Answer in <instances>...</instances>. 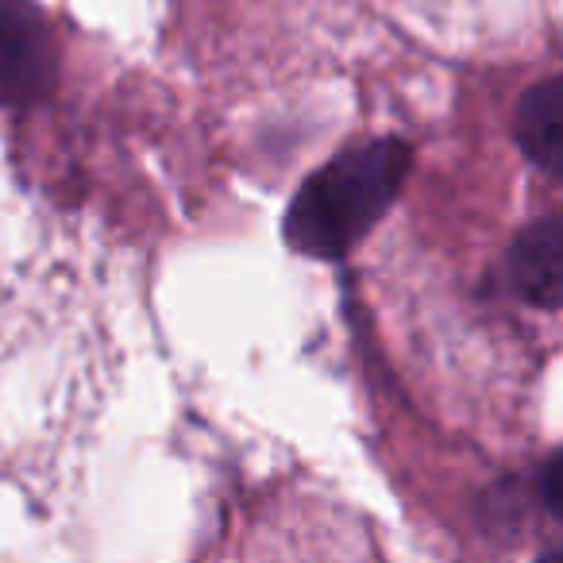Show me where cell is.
Here are the masks:
<instances>
[{
  "label": "cell",
  "instance_id": "obj_4",
  "mask_svg": "<svg viewBox=\"0 0 563 563\" xmlns=\"http://www.w3.org/2000/svg\"><path fill=\"white\" fill-rule=\"evenodd\" d=\"M514 135L540 170L563 181V78L540 81L521 97Z\"/></svg>",
  "mask_w": 563,
  "mask_h": 563
},
{
  "label": "cell",
  "instance_id": "obj_3",
  "mask_svg": "<svg viewBox=\"0 0 563 563\" xmlns=\"http://www.w3.org/2000/svg\"><path fill=\"white\" fill-rule=\"evenodd\" d=\"M506 278L517 298L563 309V209L532 220L506 251Z\"/></svg>",
  "mask_w": 563,
  "mask_h": 563
},
{
  "label": "cell",
  "instance_id": "obj_5",
  "mask_svg": "<svg viewBox=\"0 0 563 563\" xmlns=\"http://www.w3.org/2000/svg\"><path fill=\"white\" fill-rule=\"evenodd\" d=\"M540 498L563 521V452H555L540 471Z\"/></svg>",
  "mask_w": 563,
  "mask_h": 563
},
{
  "label": "cell",
  "instance_id": "obj_1",
  "mask_svg": "<svg viewBox=\"0 0 563 563\" xmlns=\"http://www.w3.org/2000/svg\"><path fill=\"white\" fill-rule=\"evenodd\" d=\"M409 166L406 140H367L340 151L298 189L286 212V243L306 258H344L386 217Z\"/></svg>",
  "mask_w": 563,
  "mask_h": 563
},
{
  "label": "cell",
  "instance_id": "obj_2",
  "mask_svg": "<svg viewBox=\"0 0 563 563\" xmlns=\"http://www.w3.org/2000/svg\"><path fill=\"white\" fill-rule=\"evenodd\" d=\"M55 35L32 0H0V104H32L55 89Z\"/></svg>",
  "mask_w": 563,
  "mask_h": 563
}]
</instances>
